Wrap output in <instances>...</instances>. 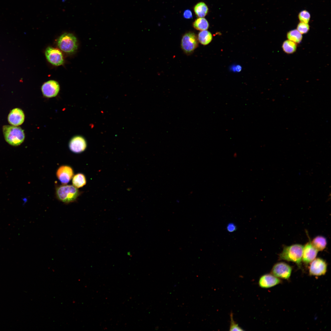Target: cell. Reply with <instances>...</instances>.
I'll use <instances>...</instances> for the list:
<instances>
[{
    "mask_svg": "<svg viewBox=\"0 0 331 331\" xmlns=\"http://www.w3.org/2000/svg\"><path fill=\"white\" fill-rule=\"evenodd\" d=\"M303 247L302 245L299 244L284 246L279 255V259L294 262L299 268H301Z\"/></svg>",
    "mask_w": 331,
    "mask_h": 331,
    "instance_id": "obj_1",
    "label": "cell"
},
{
    "mask_svg": "<svg viewBox=\"0 0 331 331\" xmlns=\"http://www.w3.org/2000/svg\"><path fill=\"white\" fill-rule=\"evenodd\" d=\"M2 130L5 140L10 145L17 146L24 141L25 135L21 127L6 125L3 127Z\"/></svg>",
    "mask_w": 331,
    "mask_h": 331,
    "instance_id": "obj_2",
    "label": "cell"
},
{
    "mask_svg": "<svg viewBox=\"0 0 331 331\" xmlns=\"http://www.w3.org/2000/svg\"><path fill=\"white\" fill-rule=\"evenodd\" d=\"M80 194L78 188L73 185H63L57 187L55 189L57 198L66 204L76 201Z\"/></svg>",
    "mask_w": 331,
    "mask_h": 331,
    "instance_id": "obj_3",
    "label": "cell"
},
{
    "mask_svg": "<svg viewBox=\"0 0 331 331\" xmlns=\"http://www.w3.org/2000/svg\"><path fill=\"white\" fill-rule=\"evenodd\" d=\"M57 44L61 50L69 54L73 53L78 48L77 38L71 33H65L62 35L58 38Z\"/></svg>",
    "mask_w": 331,
    "mask_h": 331,
    "instance_id": "obj_4",
    "label": "cell"
},
{
    "mask_svg": "<svg viewBox=\"0 0 331 331\" xmlns=\"http://www.w3.org/2000/svg\"><path fill=\"white\" fill-rule=\"evenodd\" d=\"M198 41L197 37L194 33L191 32L186 33L181 39V48L186 54H191L197 47Z\"/></svg>",
    "mask_w": 331,
    "mask_h": 331,
    "instance_id": "obj_5",
    "label": "cell"
},
{
    "mask_svg": "<svg viewBox=\"0 0 331 331\" xmlns=\"http://www.w3.org/2000/svg\"><path fill=\"white\" fill-rule=\"evenodd\" d=\"M292 270V267L288 264L284 262H279L273 266L271 273L280 279L289 280Z\"/></svg>",
    "mask_w": 331,
    "mask_h": 331,
    "instance_id": "obj_6",
    "label": "cell"
},
{
    "mask_svg": "<svg viewBox=\"0 0 331 331\" xmlns=\"http://www.w3.org/2000/svg\"><path fill=\"white\" fill-rule=\"evenodd\" d=\"M310 263L309 269L310 275L321 276L326 274L327 269V264L323 259L315 258Z\"/></svg>",
    "mask_w": 331,
    "mask_h": 331,
    "instance_id": "obj_7",
    "label": "cell"
},
{
    "mask_svg": "<svg viewBox=\"0 0 331 331\" xmlns=\"http://www.w3.org/2000/svg\"><path fill=\"white\" fill-rule=\"evenodd\" d=\"M45 54L47 60L51 64L55 66H59L63 63V56L59 49L51 47H48L46 49Z\"/></svg>",
    "mask_w": 331,
    "mask_h": 331,
    "instance_id": "obj_8",
    "label": "cell"
},
{
    "mask_svg": "<svg viewBox=\"0 0 331 331\" xmlns=\"http://www.w3.org/2000/svg\"><path fill=\"white\" fill-rule=\"evenodd\" d=\"M60 89L59 83L54 80H50L44 83L42 86L41 91L43 95L48 98L56 96Z\"/></svg>",
    "mask_w": 331,
    "mask_h": 331,
    "instance_id": "obj_9",
    "label": "cell"
},
{
    "mask_svg": "<svg viewBox=\"0 0 331 331\" xmlns=\"http://www.w3.org/2000/svg\"><path fill=\"white\" fill-rule=\"evenodd\" d=\"M309 240L303 247L302 261L306 265L316 258L318 252Z\"/></svg>",
    "mask_w": 331,
    "mask_h": 331,
    "instance_id": "obj_10",
    "label": "cell"
},
{
    "mask_svg": "<svg viewBox=\"0 0 331 331\" xmlns=\"http://www.w3.org/2000/svg\"><path fill=\"white\" fill-rule=\"evenodd\" d=\"M280 279L276 277L271 273H267L262 275L260 277L258 284L262 288H268L275 286L282 283Z\"/></svg>",
    "mask_w": 331,
    "mask_h": 331,
    "instance_id": "obj_11",
    "label": "cell"
},
{
    "mask_svg": "<svg viewBox=\"0 0 331 331\" xmlns=\"http://www.w3.org/2000/svg\"><path fill=\"white\" fill-rule=\"evenodd\" d=\"M56 174L57 177L61 183L63 185H66L72 178L74 172L70 166L63 165L58 169Z\"/></svg>",
    "mask_w": 331,
    "mask_h": 331,
    "instance_id": "obj_12",
    "label": "cell"
},
{
    "mask_svg": "<svg viewBox=\"0 0 331 331\" xmlns=\"http://www.w3.org/2000/svg\"><path fill=\"white\" fill-rule=\"evenodd\" d=\"M87 146L86 142L84 138L76 136L71 139L69 143L70 150L72 152L79 153L84 151Z\"/></svg>",
    "mask_w": 331,
    "mask_h": 331,
    "instance_id": "obj_13",
    "label": "cell"
},
{
    "mask_svg": "<svg viewBox=\"0 0 331 331\" xmlns=\"http://www.w3.org/2000/svg\"><path fill=\"white\" fill-rule=\"evenodd\" d=\"M25 118L23 111L19 108H16L10 111L8 116V120L11 125L18 126L23 123Z\"/></svg>",
    "mask_w": 331,
    "mask_h": 331,
    "instance_id": "obj_14",
    "label": "cell"
},
{
    "mask_svg": "<svg viewBox=\"0 0 331 331\" xmlns=\"http://www.w3.org/2000/svg\"><path fill=\"white\" fill-rule=\"evenodd\" d=\"M311 243L314 247L318 251L324 249L327 245L325 238L322 236H318L315 237Z\"/></svg>",
    "mask_w": 331,
    "mask_h": 331,
    "instance_id": "obj_15",
    "label": "cell"
},
{
    "mask_svg": "<svg viewBox=\"0 0 331 331\" xmlns=\"http://www.w3.org/2000/svg\"><path fill=\"white\" fill-rule=\"evenodd\" d=\"M197 39L198 41L202 44L207 45L209 44L212 39L211 33L206 30L201 31L198 34Z\"/></svg>",
    "mask_w": 331,
    "mask_h": 331,
    "instance_id": "obj_16",
    "label": "cell"
},
{
    "mask_svg": "<svg viewBox=\"0 0 331 331\" xmlns=\"http://www.w3.org/2000/svg\"><path fill=\"white\" fill-rule=\"evenodd\" d=\"M194 10L196 14L199 17H204L208 13V9L204 2L197 3L194 6Z\"/></svg>",
    "mask_w": 331,
    "mask_h": 331,
    "instance_id": "obj_17",
    "label": "cell"
},
{
    "mask_svg": "<svg viewBox=\"0 0 331 331\" xmlns=\"http://www.w3.org/2000/svg\"><path fill=\"white\" fill-rule=\"evenodd\" d=\"M86 181L85 176L82 173H78L74 175L72 180L73 185L77 188L83 187L86 184Z\"/></svg>",
    "mask_w": 331,
    "mask_h": 331,
    "instance_id": "obj_18",
    "label": "cell"
},
{
    "mask_svg": "<svg viewBox=\"0 0 331 331\" xmlns=\"http://www.w3.org/2000/svg\"><path fill=\"white\" fill-rule=\"evenodd\" d=\"M193 25L196 29L201 31L207 30L209 28V24L205 18L199 17L195 20Z\"/></svg>",
    "mask_w": 331,
    "mask_h": 331,
    "instance_id": "obj_19",
    "label": "cell"
},
{
    "mask_svg": "<svg viewBox=\"0 0 331 331\" xmlns=\"http://www.w3.org/2000/svg\"><path fill=\"white\" fill-rule=\"evenodd\" d=\"M302 36L297 29H294L289 31L287 33V38L289 40L295 43H299L302 41Z\"/></svg>",
    "mask_w": 331,
    "mask_h": 331,
    "instance_id": "obj_20",
    "label": "cell"
},
{
    "mask_svg": "<svg viewBox=\"0 0 331 331\" xmlns=\"http://www.w3.org/2000/svg\"><path fill=\"white\" fill-rule=\"evenodd\" d=\"M282 48L286 53L291 54L294 52L297 48V44L289 40L285 41L283 43Z\"/></svg>",
    "mask_w": 331,
    "mask_h": 331,
    "instance_id": "obj_21",
    "label": "cell"
},
{
    "mask_svg": "<svg viewBox=\"0 0 331 331\" xmlns=\"http://www.w3.org/2000/svg\"><path fill=\"white\" fill-rule=\"evenodd\" d=\"M310 14L306 10H303L299 13L298 17L300 22L308 23L310 18Z\"/></svg>",
    "mask_w": 331,
    "mask_h": 331,
    "instance_id": "obj_22",
    "label": "cell"
},
{
    "mask_svg": "<svg viewBox=\"0 0 331 331\" xmlns=\"http://www.w3.org/2000/svg\"><path fill=\"white\" fill-rule=\"evenodd\" d=\"M309 29L308 23L300 22L297 26V30L302 34L307 33Z\"/></svg>",
    "mask_w": 331,
    "mask_h": 331,
    "instance_id": "obj_23",
    "label": "cell"
},
{
    "mask_svg": "<svg viewBox=\"0 0 331 331\" xmlns=\"http://www.w3.org/2000/svg\"><path fill=\"white\" fill-rule=\"evenodd\" d=\"M230 323L229 328L230 331H243L241 327L238 325L236 323L234 320L233 318V314L232 313L230 314Z\"/></svg>",
    "mask_w": 331,
    "mask_h": 331,
    "instance_id": "obj_24",
    "label": "cell"
},
{
    "mask_svg": "<svg viewBox=\"0 0 331 331\" xmlns=\"http://www.w3.org/2000/svg\"><path fill=\"white\" fill-rule=\"evenodd\" d=\"M183 17L186 19H190L192 17V12L189 10H185L183 13Z\"/></svg>",
    "mask_w": 331,
    "mask_h": 331,
    "instance_id": "obj_25",
    "label": "cell"
},
{
    "mask_svg": "<svg viewBox=\"0 0 331 331\" xmlns=\"http://www.w3.org/2000/svg\"><path fill=\"white\" fill-rule=\"evenodd\" d=\"M227 229L229 232H232L236 230V227L234 224L230 223L228 225Z\"/></svg>",
    "mask_w": 331,
    "mask_h": 331,
    "instance_id": "obj_26",
    "label": "cell"
}]
</instances>
